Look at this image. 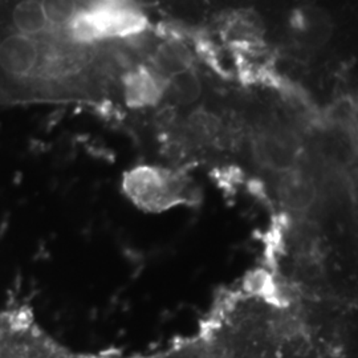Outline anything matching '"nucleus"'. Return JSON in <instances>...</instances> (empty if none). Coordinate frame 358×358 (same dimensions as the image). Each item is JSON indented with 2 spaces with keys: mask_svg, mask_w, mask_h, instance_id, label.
<instances>
[{
  "mask_svg": "<svg viewBox=\"0 0 358 358\" xmlns=\"http://www.w3.org/2000/svg\"><path fill=\"white\" fill-rule=\"evenodd\" d=\"M165 90L166 84L155 71L148 65H136L122 78L120 103L130 109L152 106L161 100Z\"/></svg>",
  "mask_w": 358,
  "mask_h": 358,
  "instance_id": "f257e3e1",
  "label": "nucleus"
},
{
  "mask_svg": "<svg viewBox=\"0 0 358 358\" xmlns=\"http://www.w3.org/2000/svg\"><path fill=\"white\" fill-rule=\"evenodd\" d=\"M165 92H169L177 103H190L196 101L201 96L202 85L199 77L192 68L167 78Z\"/></svg>",
  "mask_w": 358,
  "mask_h": 358,
  "instance_id": "7ed1b4c3",
  "label": "nucleus"
},
{
  "mask_svg": "<svg viewBox=\"0 0 358 358\" xmlns=\"http://www.w3.org/2000/svg\"><path fill=\"white\" fill-rule=\"evenodd\" d=\"M153 62L154 71L161 77L170 78L179 72L192 69V55L183 43L169 40L155 50Z\"/></svg>",
  "mask_w": 358,
  "mask_h": 358,
  "instance_id": "f03ea898",
  "label": "nucleus"
}]
</instances>
